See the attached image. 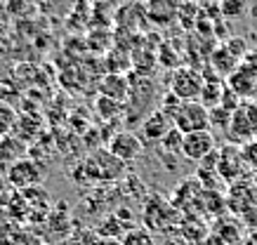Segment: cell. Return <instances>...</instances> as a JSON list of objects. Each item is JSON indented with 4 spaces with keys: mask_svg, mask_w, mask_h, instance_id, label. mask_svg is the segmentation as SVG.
I'll return each instance as SVG.
<instances>
[{
    "mask_svg": "<svg viewBox=\"0 0 257 245\" xmlns=\"http://www.w3.org/2000/svg\"><path fill=\"white\" fill-rule=\"evenodd\" d=\"M182 217H184V214L179 212L168 198L158 196V193H154V196L147 200V207H144V214H142L144 229L151 231L154 236H156V233H163V236L177 233L179 224H182Z\"/></svg>",
    "mask_w": 257,
    "mask_h": 245,
    "instance_id": "cell-1",
    "label": "cell"
},
{
    "mask_svg": "<svg viewBox=\"0 0 257 245\" xmlns=\"http://www.w3.org/2000/svg\"><path fill=\"white\" fill-rule=\"evenodd\" d=\"M226 142L231 146H248V144L257 142V104L250 99H243L229 118V127H226Z\"/></svg>",
    "mask_w": 257,
    "mask_h": 245,
    "instance_id": "cell-2",
    "label": "cell"
},
{
    "mask_svg": "<svg viewBox=\"0 0 257 245\" xmlns=\"http://www.w3.org/2000/svg\"><path fill=\"white\" fill-rule=\"evenodd\" d=\"M78 170L94 182H113L118 177H123L125 163L113 158L109 149H94L87 153V158L83 160V165Z\"/></svg>",
    "mask_w": 257,
    "mask_h": 245,
    "instance_id": "cell-3",
    "label": "cell"
},
{
    "mask_svg": "<svg viewBox=\"0 0 257 245\" xmlns=\"http://www.w3.org/2000/svg\"><path fill=\"white\" fill-rule=\"evenodd\" d=\"M172 127L179 130L182 135L208 130V109L201 102H179L175 113L170 116Z\"/></svg>",
    "mask_w": 257,
    "mask_h": 245,
    "instance_id": "cell-4",
    "label": "cell"
},
{
    "mask_svg": "<svg viewBox=\"0 0 257 245\" xmlns=\"http://www.w3.org/2000/svg\"><path fill=\"white\" fill-rule=\"evenodd\" d=\"M5 179L12 189L17 191H29L33 186H40V179H43V165L36 163V160L29 156V158L19 160L15 165L5 167Z\"/></svg>",
    "mask_w": 257,
    "mask_h": 245,
    "instance_id": "cell-5",
    "label": "cell"
},
{
    "mask_svg": "<svg viewBox=\"0 0 257 245\" xmlns=\"http://www.w3.org/2000/svg\"><path fill=\"white\" fill-rule=\"evenodd\" d=\"M203 87V76L196 69L189 66H179L170 76V90L179 102H198Z\"/></svg>",
    "mask_w": 257,
    "mask_h": 245,
    "instance_id": "cell-6",
    "label": "cell"
},
{
    "mask_svg": "<svg viewBox=\"0 0 257 245\" xmlns=\"http://www.w3.org/2000/svg\"><path fill=\"white\" fill-rule=\"evenodd\" d=\"M245 160H243V151L241 146H231L226 144L217 151V174L219 182L224 184H234L238 179H243V172H245Z\"/></svg>",
    "mask_w": 257,
    "mask_h": 245,
    "instance_id": "cell-7",
    "label": "cell"
},
{
    "mask_svg": "<svg viewBox=\"0 0 257 245\" xmlns=\"http://www.w3.org/2000/svg\"><path fill=\"white\" fill-rule=\"evenodd\" d=\"M215 135L210 130H198V132H189L182 139V158L201 163L203 158H208L210 153H215Z\"/></svg>",
    "mask_w": 257,
    "mask_h": 245,
    "instance_id": "cell-8",
    "label": "cell"
},
{
    "mask_svg": "<svg viewBox=\"0 0 257 245\" xmlns=\"http://www.w3.org/2000/svg\"><path fill=\"white\" fill-rule=\"evenodd\" d=\"M106 149L113 158H118L120 163H130L142 153V139L130 130H120L109 139Z\"/></svg>",
    "mask_w": 257,
    "mask_h": 245,
    "instance_id": "cell-9",
    "label": "cell"
},
{
    "mask_svg": "<svg viewBox=\"0 0 257 245\" xmlns=\"http://www.w3.org/2000/svg\"><path fill=\"white\" fill-rule=\"evenodd\" d=\"M210 238L217 245H243V226L238 219H231V217H219L215 219V224L210 226Z\"/></svg>",
    "mask_w": 257,
    "mask_h": 245,
    "instance_id": "cell-10",
    "label": "cell"
},
{
    "mask_svg": "<svg viewBox=\"0 0 257 245\" xmlns=\"http://www.w3.org/2000/svg\"><path fill=\"white\" fill-rule=\"evenodd\" d=\"M191 212H198V217H224L226 214V193H222L219 189H203L198 200Z\"/></svg>",
    "mask_w": 257,
    "mask_h": 245,
    "instance_id": "cell-11",
    "label": "cell"
},
{
    "mask_svg": "<svg viewBox=\"0 0 257 245\" xmlns=\"http://www.w3.org/2000/svg\"><path fill=\"white\" fill-rule=\"evenodd\" d=\"M201 191H203V186L198 184V179L196 177H191V179H184V182H179L177 184V189L172 191V196L168 198L172 205L177 207L179 212L184 214L189 210H194V205H196V200H198V196H201Z\"/></svg>",
    "mask_w": 257,
    "mask_h": 245,
    "instance_id": "cell-12",
    "label": "cell"
},
{
    "mask_svg": "<svg viewBox=\"0 0 257 245\" xmlns=\"http://www.w3.org/2000/svg\"><path fill=\"white\" fill-rule=\"evenodd\" d=\"M224 85L229 87L238 99H248L257 85V73L250 69L248 64H238V69L224 80Z\"/></svg>",
    "mask_w": 257,
    "mask_h": 245,
    "instance_id": "cell-13",
    "label": "cell"
},
{
    "mask_svg": "<svg viewBox=\"0 0 257 245\" xmlns=\"http://www.w3.org/2000/svg\"><path fill=\"white\" fill-rule=\"evenodd\" d=\"M24 158H29V144L19 139L17 135L0 137V165L10 167Z\"/></svg>",
    "mask_w": 257,
    "mask_h": 245,
    "instance_id": "cell-14",
    "label": "cell"
},
{
    "mask_svg": "<svg viewBox=\"0 0 257 245\" xmlns=\"http://www.w3.org/2000/svg\"><path fill=\"white\" fill-rule=\"evenodd\" d=\"M179 0H149L147 3V17L158 26L172 24L179 15Z\"/></svg>",
    "mask_w": 257,
    "mask_h": 245,
    "instance_id": "cell-15",
    "label": "cell"
},
{
    "mask_svg": "<svg viewBox=\"0 0 257 245\" xmlns=\"http://www.w3.org/2000/svg\"><path fill=\"white\" fill-rule=\"evenodd\" d=\"M170 130H172V120L161 109L149 113L147 118H144V123H142V132H144L147 142H161Z\"/></svg>",
    "mask_w": 257,
    "mask_h": 245,
    "instance_id": "cell-16",
    "label": "cell"
},
{
    "mask_svg": "<svg viewBox=\"0 0 257 245\" xmlns=\"http://www.w3.org/2000/svg\"><path fill=\"white\" fill-rule=\"evenodd\" d=\"M97 238H109V240H120L125 236V231H130V221L123 219V214L120 212H111L106 214L104 219L92 226Z\"/></svg>",
    "mask_w": 257,
    "mask_h": 245,
    "instance_id": "cell-17",
    "label": "cell"
},
{
    "mask_svg": "<svg viewBox=\"0 0 257 245\" xmlns=\"http://www.w3.org/2000/svg\"><path fill=\"white\" fill-rule=\"evenodd\" d=\"M238 59H236L229 50L222 45V48H217V50H212L210 52V73L212 76H217V78H222V80H226L231 73L238 69Z\"/></svg>",
    "mask_w": 257,
    "mask_h": 245,
    "instance_id": "cell-18",
    "label": "cell"
},
{
    "mask_svg": "<svg viewBox=\"0 0 257 245\" xmlns=\"http://www.w3.org/2000/svg\"><path fill=\"white\" fill-rule=\"evenodd\" d=\"M127 95H130V83H127L125 76L111 73V76H106V78L101 80V97H106L111 102L120 104L127 99Z\"/></svg>",
    "mask_w": 257,
    "mask_h": 245,
    "instance_id": "cell-19",
    "label": "cell"
},
{
    "mask_svg": "<svg viewBox=\"0 0 257 245\" xmlns=\"http://www.w3.org/2000/svg\"><path fill=\"white\" fill-rule=\"evenodd\" d=\"M222 92H224V80L217 78V76H203V87L201 95H198V102L205 106V109H212V106H219L222 102Z\"/></svg>",
    "mask_w": 257,
    "mask_h": 245,
    "instance_id": "cell-20",
    "label": "cell"
},
{
    "mask_svg": "<svg viewBox=\"0 0 257 245\" xmlns=\"http://www.w3.org/2000/svg\"><path fill=\"white\" fill-rule=\"evenodd\" d=\"M38 130H40V116L38 113H19L12 135H17L19 139H24V142L29 144L31 142V137L40 135Z\"/></svg>",
    "mask_w": 257,
    "mask_h": 245,
    "instance_id": "cell-21",
    "label": "cell"
},
{
    "mask_svg": "<svg viewBox=\"0 0 257 245\" xmlns=\"http://www.w3.org/2000/svg\"><path fill=\"white\" fill-rule=\"evenodd\" d=\"M97 243V233H94L92 226H83V224H76L71 233L66 238H62L59 243L55 245H94Z\"/></svg>",
    "mask_w": 257,
    "mask_h": 245,
    "instance_id": "cell-22",
    "label": "cell"
},
{
    "mask_svg": "<svg viewBox=\"0 0 257 245\" xmlns=\"http://www.w3.org/2000/svg\"><path fill=\"white\" fill-rule=\"evenodd\" d=\"M120 245H158V240L144 226H133L130 231H125V236L120 238Z\"/></svg>",
    "mask_w": 257,
    "mask_h": 245,
    "instance_id": "cell-23",
    "label": "cell"
},
{
    "mask_svg": "<svg viewBox=\"0 0 257 245\" xmlns=\"http://www.w3.org/2000/svg\"><path fill=\"white\" fill-rule=\"evenodd\" d=\"M229 118H231V111H226L224 106H212L208 109V130H217V132H226L229 127Z\"/></svg>",
    "mask_w": 257,
    "mask_h": 245,
    "instance_id": "cell-24",
    "label": "cell"
},
{
    "mask_svg": "<svg viewBox=\"0 0 257 245\" xmlns=\"http://www.w3.org/2000/svg\"><path fill=\"white\" fill-rule=\"evenodd\" d=\"M182 139H184V135L179 132V130H175L172 127L170 132L161 139V149L165 151V153H172V156H182Z\"/></svg>",
    "mask_w": 257,
    "mask_h": 245,
    "instance_id": "cell-25",
    "label": "cell"
},
{
    "mask_svg": "<svg viewBox=\"0 0 257 245\" xmlns=\"http://www.w3.org/2000/svg\"><path fill=\"white\" fill-rule=\"evenodd\" d=\"M17 113L10 104H0V137L5 135H12V130H15V123H17Z\"/></svg>",
    "mask_w": 257,
    "mask_h": 245,
    "instance_id": "cell-26",
    "label": "cell"
},
{
    "mask_svg": "<svg viewBox=\"0 0 257 245\" xmlns=\"http://www.w3.org/2000/svg\"><path fill=\"white\" fill-rule=\"evenodd\" d=\"M5 10H8V15L24 19L36 12V5H33V0H5Z\"/></svg>",
    "mask_w": 257,
    "mask_h": 245,
    "instance_id": "cell-27",
    "label": "cell"
},
{
    "mask_svg": "<svg viewBox=\"0 0 257 245\" xmlns=\"http://www.w3.org/2000/svg\"><path fill=\"white\" fill-rule=\"evenodd\" d=\"M245 12V0H222V15L229 19H238Z\"/></svg>",
    "mask_w": 257,
    "mask_h": 245,
    "instance_id": "cell-28",
    "label": "cell"
},
{
    "mask_svg": "<svg viewBox=\"0 0 257 245\" xmlns=\"http://www.w3.org/2000/svg\"><path fill=\"white\" fill-rule=\"evenodd\" d=\"M243 64H248L250 69L257 73V50H255V52H248V55H245V62H243Z\"/></svg>",
    "mask_w": 257,
    "mask_h": 245,
    "instance_id": "cell-29",
    "label": "cell"
},
{
    "mask_svg": "<svg viewBox=\"0 0 257 245\" xmlns=\"http://www.w3.org/2000/svg\"><path fill=\"white\" fill-rule=\"evenodd\" d=\"M243 245H257V229H252L250 233H245V238H243Z\"/></svg>",
    "mask_w": 257,
    "mask_h": 245,
    "instance_id": "cell-30",
    "label": "cell"
},
{
    "mask_svg": "<svg viewBox=\"0 0 257 245\" xmlns=\"http://www.w3.org/2000/svg\"><path fill=\"white\" fill-rule=\"evenodd\" d=\"M94 245H120V240H109V238H97Z\"/></svg>",
    "mask_w": 257,
    "mask_h": 245,
    "instance_id": "cell-31",
    "label": "cell"
},
{
    "mask_svg": "<svg viewBox=\"0 0 257 245\" xmlns=\"http://www.w3.org/2000/svg\"><path fill=\"white\" fill-rule=\"evenodd\" d=\"M5 167L0 165V189H5V184H8V179H5V172H3Z\"/></svg>",
    "mask_w": 257,
    "mask_h": 245,
    "instance_id": "cell-32",
    "label": "cell"
},
{
    "mask_svg": "<svg viewBox=\"0 0 257 245\" xmlns=\"http://www.w3.org/2000/svg\"><path fill=\"white\" fill-rule=\"evenodd\" d=\"M248 99H250V102H252V104H257V85H255V90H252V95H250Z\"/></svg>",
    "mask_w": 257,
    "mask_h": 245,
    "instance_id": "cell-33",
    "label": "cell"
}]
</instances>
